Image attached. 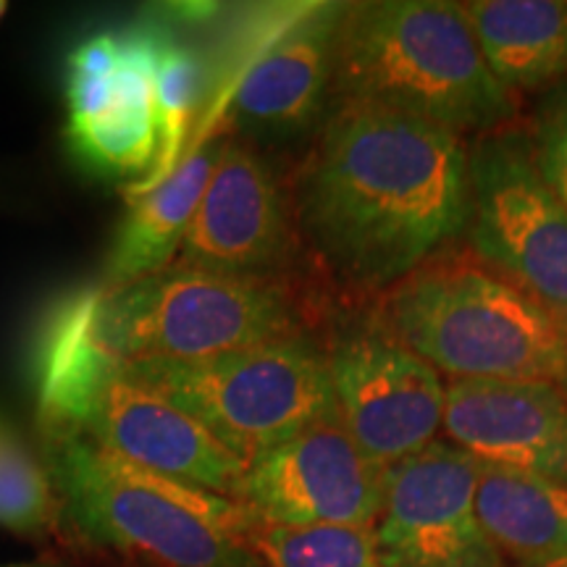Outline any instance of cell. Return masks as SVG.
<instances>
[{
    "label": "cell",
    "mask_w": 567,
    "mask_h": 567,
    "mask_svg": "<svg viewBox=\"0 0 567 567\" xmlns=\"http://www.w3.org/2000/svg\"><path fill=\"white\" fill-rule=\"evenodd\" d=\"M467 239L499 276L567 313V210L538 174L528 132L494 130L467 147Z\"/></svg>",
    "instance_id": "cell-7"
},
{
    "label": "cell",
    "mask_w": 567,
    "mask_h": 567,
    "mask_svg": "<svg viewBox=\"0 0 567 567\" xmlns=\"http://www.w3.org/2000/svg\"><path fill=\"white\" fill-rule=\"evenodd\" d=\"M557 342H559V389L567 394V313L557 318Z\"/></svg>",
    "instance_id": "cell-25"
},
{
    "label": "cell",
    "mask_w": 567,
    "mask_h": 567,
    "mask_svg": "<svg viewBox=\"0 0 567 567\" xmlns=\"http://www.w3.org/2000/svg\"><path fill=\"white\" fill-rule=\"evenodd\" d=\"M300 310L279 284L166 268L116 289L105 331L124 363L145 358L195 360L302 337Z\"/></svg>",
    "instance_id": "cell-6"
},
{
    "label": "cell",
    "mask_w": 567,
    "mask_h": 567,
    "mask_svg": "<svg viewBox=\"0 0 567 567\" xmlns=\"http://www.w3.org/2000/svg\"><path fill=\"white\" fill-rule=\"evenodd\" d=\"M386 331L455 379L559 384L557 318L484 266H421L386 297Z\"/></svg>",
    "instance_id": "cell-4"
},
{
    "label": "cell",
    "mask_w": 567,
    "mask_h": 567,
    "mask_svg": "<svg viewBox=\"0 0 567 567\" xmlns=\"http://www.w3.org/2000/svg\"><path fill=\"white\" fill-rule=\"evenodd\" d=\"M255 567H384L373 528L274 526L250 517L239 536Z\"/></svg>",
    "instance_id": "cell-21"
},
{
    "label": "cell",
    "mask_w": 567,
    "mask_h": 567,
    "mask_svg": "<svg viewBox=\"0 0 567 567\" xmlns=\"http://www.w3.org/2000/svg\"><path fill=\"white\" fill-rule=\"evenodd\" d=\"M476 507L496 549L520 567L567 559V486L478 463Z\"/></svg>",
    "instance_id": "cell-19"
},
{
    "label": "cell",
    "mask_w": 567,
    "mask_h": 567,
    "mask_svg": "<svg viewBox=\"0 0 567 567\" xmlns=\"http://www.w3.org/2000/svg\"><path fill=\"white\" fill-rule=\"evenodd\" d=\"M528 137L538 174L567 210V80L538 97Z\"/></svg>",
    "instance_id": "cell-23"
},
{
    "label": "cell",
    "mask_w": 567,
    "mask_h": 567,
    "mask_svg": "<svg viewBox=\"0 0 567 567\" xmlns=\"http://www.w3.org/2000/svg\"><path fill=\"white\" fill-rule=\"evenodd\" d=\"M42 457L63 534L172 567H255L239 544L252 517L243 502L147 471L82 431L45 436Z\"/></svg>",
    "instance_id": "cell-3"
},
{
    "label": "cell",
    "mask_w": 567,
    "mask_h": 567,
    "mask_svg": "<svg viewBox=\"0 0 567 567\" xmlns=\"http://www.w3.org/2000/svg\"><path fill=\"white\" fill-rule=\"evenodd\" d=\"M342 11L344 3L300 6L268 40L231 92L229 116L239 132L264 145H297L321 132Z\"/></svg>",
    "instance_id": "cell-13"
},
{
    "label": "cell",
    "mask_w": 567,
    "mask_h": 567,
    "mask_svg": "<svg viewBox=\"0 0 567 567\" xmlns=\"http://www.w3.org/2000/svg\"><path fill=\"white\" fill-rule=\"evenodd\" d=\"M460 9L502 87L530 92L565 82L567 0H471Z\"/></svg>",
    "instance_id": "cell-18"
},
{
    "label": "cell",
    "mask_w": 567,
    "mask_h": 567,
    "mask_svg": "<svg viewBox=\"0 0 567 567\" xmlns=\"http://www.w3.org/2000/svg\"><path fill=\"white\" fill-rule=\"evenodd\" d=\"M124 373L200 421L247 465L337 415L329 358L305 337L195 360H132Z\"/></svg>",
    "instance_id": "cell-5"
},
{
    "label": "cell",
    "mask_w": 567,
    "mask_h": 567,
    "mask_svg": "<svg viewBox=\"0 0 567 567\" xmlns=\"http://www.w3.org/2000/svg\"><path fill=\"white\" fill-rule=\"evenodd\" d=\"M534 567H567V559H557V563H547V565H534Z\"/></svg>",
    "instance_id": "cell-27"
},
{
    "label": "cell",
    "mask_w": 567,
    "mask_h": 567,
    "mask_svg": "<svg viewBox=\"0 0 567 567\" xmlns=\"http://www.w3.org/2000/svg\"><path fill=\"white\" fill-rule=\"evenodd\" d=\"M0 567H55V565H45V563H32V565H0Z\"/></svg>",
    "instance_id": "cell-26"
},
{
    "label": "cell",
    "mask_w": 567,
    "mask_h": 567,
    "mask_svg": "<svg viewBox=\"0 0 567 567\" xmlns=\"http://www.w3.org/2000/svg\"><path fill=\"white\" fill-rule=\"evenodd\" d=\"M111 289L82 284L42 310L32 342V384L42 434L82 431L103 389L124 371L105 331Z\"/></svg>",
    "instance_id": "cell-16"
},
{
    "label": "cell",
    "mask_w": 567,
    "mask_h": 567,
    "mask_svg": "<svg viewBox=\"0 0 567 567\" xmlns=\"http://www.w3.org/2000/svg\"><path fill=\"white\" fill-rule=\"evenodd\" d=\"M55 542H59V551L66 557L69 567H172V565L153 563V559H145V557L124 555V551L92 547V544L80 542V538L63 534V530Z\"/></svg>",
    "instance_id": "cell-24"
},
{
    "label": "cell",
    "mask_w": 567,
    "mask_h": 567,
    "mask_svg": "<svg viewBox=\"0 0 567 567\" xmlns=\"http://www.w3.org/2000/svg\"><path fill=\"white\" fill-rule=\"evenodd\" d=\"M218 153L221 134L216 140H200L161 187L130 200V210L113 237L101 279L111 292L145 276L166 271L174 264L176 250L216 168Z\"/></svg>",
    "instance_id": "cell-17"
},
{
    "label": "cell",
    "mask_w": 567,
    "mask_h": 567,
    "mask_svg": "<svg viewBox=\"0 0 567 567\" xmlns=\"http://www.w3.org/2000/svg\"><path fill=\"white\" fill-rule=\"evenodd\" d=\"M155 45V124H158V153L142 179L126 187V197H142L161 187L172 176L187 151L189 132L205 97L208 63L195 45L184 42L172 27L151 21Z\"/></svg>",
    "instance_id": "cell-20"
},
{
    "label": "cell",
    "mask_w": 567,
    "mask_h": 567,
    "mask_svg": "<svg viewBox=\"0 0 567 567\" xmlns=\"http://www.w3.org/2000/svg\"><path fill=\"white\" fill-rule=\"evenodd\" d=\"M337 417L375 465H396L434 444L446 386L434 365L389 334H358L326 352Z\"/></svg>",
    "instance_id": "cell-12"
},
{
    "label": "cell",
    "mask_w": 567,
    "mask_h": 567,
    "mask_svg": "<svg viewBox=\"0 0 567 567\" xmlns=\"http://www.w3.org/2000/svg\"><path fill=\"white\" fill-rule=\"evenodd\" d=\"M6 11H9V3H3V0H0V19L6 17Z\"/></svg>",
    "instance_id": "cell-28"
},
{
    "label": "cell",
    "mask_w": 567,
    "mask_h": 567,
    "mask_svg": "<svg viewBox=\"0 0 567 567\" xmlns=\"http://www.w3.org/2000/svg\"><path fill=\"white\" fill-rule=\"evenodd\" d=\"M295 208L264 155L221 134L216 168L172 266L274 279L295 264Z\"/></svg>",
    "instance_id": "cell-11"
},
{
    "label": "cell",
    "mask_w": 567,
    "mask_h": 567,
    "mask_svg": "<svg viewBox=\"0 0 567 567\" xmlns=\"http://www.w3.org/2000/svg\"><path fill=\"white\" fill-rule=\"evenodd\" d=\"M66 145L97 176L151 172L158 153L155 45L147 21L95 32L66 59Z\"/></svg>",
    "instance_id": "cell-8"
},
{
    "label": "cell",
    "mask_w": 567,
    "mask_h": 567,
    "mask_svg": "<svg viewBox=\"0 0 567 567\" xmlns=\"http://www.w3.org/2000/svg\"><path fill=\"white\" fill-rule=\"evenodd\" d=\"M82 434L132 463L226 499L243 494L247 463L200 421L124 371L103 389Z\"/></svg>",
    "instance_id": "cell-15"
},
{
    "label": "cell",
    "mask_w": 567,
    "mask_h": 567,
    "mask_svg": "<svg viewBox=\"0 0 567 567\" xmlns=\"http://www.w3.org/2000/svg\"><path fill=\"white\" fill-rule=\"evenodd\" d=\"M444 431L478 463L567 486V394L551 381L455 379Z\"/></svg>",
    "instance_id": "cell-14"
},
{
    "label": "cell",
    "mask_w": 567,
    "mask_h": 567,
    "mask_svg": "<svg viewBox=\"0 0 567 567\" xmlns=\"http://www.w3.org/2000/svg\"><path fill=\"white\" fill-rule=\"evenodd\" d=\"M478 460L434 442L386 467L373 526L384 567H505L476 507Z\"/></svg>",
    "instance_id": "cell-9"
},
{
    "label": "cell",
    "mask_w": 567,
    "mask_h": 567,
    "mask_svg": "<svg viewBox=\"0 0 567 567\" xmlns=\"http://www.w3.org/2000/svg\"><path fill=\"white\" fill-rule=\"evenodd\" d=\"M0 528L27 538H59L63 507L45 457L0 413Z\"/></svg>",
    "instance_id": "cell-22"
},
{
    "label": "cell",
    "mask_w": 567,
    "mask_h": 567,
    "mask_svg": "<svg viewBox=\"0 0 567 567\" xmlns=\"http://www.w3.org/2000/svg\"><path fill=\"white\" fill-rule=\"evenodd\" d=\"M295 197L297 226L331 274L360 289L392 287L467 229V147L408 113L334 103Z\"/></svg>",
    "instance_id": "cell-1"
},
{
    "label": "cell",
    "mask_w": 567,
    "mask_h": 567,
    "mask_svg": "<svg viewBox=\"0 0 567 567\" xmlns=\"http://www.w3.org/2000/svg\"><path fill=\"white\" fill-rule=\"evenodd\" d=\"M386 467L326 417L247 465L239 502L274 526L373 528L384 507Z\"/></svg>",
    "instance_id": "cell-10"
},
{
    "label": "cell",
    "mask_w": 567,
    "mask_h": 567,
    "mask_svg": "<svg viewBox=\"0 0 567 567\" xmlns=\"http://www.w3.org/2000/svg\"><path fill=\"white\" fill-rule=\"evenodd\" d=\"M334 103H373L455 134H488L515 116L460 3H344L334 42Z\"/></svg>",
    "instance_id": "cell-2"
}]
</instances>
